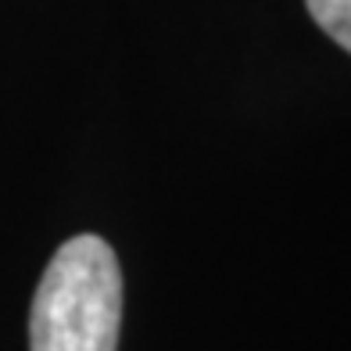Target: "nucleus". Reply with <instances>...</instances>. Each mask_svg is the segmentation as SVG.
<instances>
[{
  "label": "nucleus",
  "mask_w": 351,
  "mask_h": 351,
  "mask_svg": "<svg viewBox=\"0 0 351 351\" xmlns=\"http://www.w3.org/2000/svg\"><path fill=\"white\" fill-rule=\"evenodd\" d=\"M312 22L351 54V0H305Z\"/></svg>",
  "instance_id": "nucleus-2"
},
{
  "label": "nucleus",
  "mask_w": 351,
  "mask_h": 351,
  "mask_svg": "<svg viewBox=\"0 0 351 351\" xmlns=\"http://www.w3.org/2000/svg\"><path fill=\"white\" fill-rule=\"evenodd\" d=\"M122 326V269L108 241L79 233L47 262L33 308L29 351H115Z\"/></svg>",
  "instance_id": "nucleus-1"
}]
</instances>
